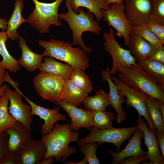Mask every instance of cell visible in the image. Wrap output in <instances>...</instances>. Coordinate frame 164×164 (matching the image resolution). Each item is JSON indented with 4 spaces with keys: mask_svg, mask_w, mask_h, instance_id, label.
I'll return each mask as SVG.
<instances>
[{
    "mask_svg": "<svg viewBox=\"0 0 164 164\" xmlns=\"http://www.w3.org/2000/svg\"><path fill=\"white\" fill-rule=\"evenodd\" d=\"M83 103L86 110L93 112L104 111L110 104L109 95L103 89H100L94 96H87Z\"/></svg>",
    "mask_w": 164,
    "mask_h": 164,
    "instance_id": "cell-26",
    "label": "cell"
},
{
    "mask_svg": "<svg viewBox=\"0 0 164 164\" xmlns=\"http://www.w3.org/2000/svg\"><path fill=\"white\" fill-rule=\"evenodd\" d=\"M114 83L117 86L119 94L125 97V100L128 108L133 107L137 111L138 115L144 117L148 122L151 130L156 131L146 105V99L148 97L143 92L128 85L115 76H111Z\"/></svg>",
    "mask_w": 164,
    "mask_h": 164,
    "instance_id": "cell-8",
    "label": "cell"
},
{
    "mask_svg": "<svg viewBox=\"0 0 164 164\" xmlns=\"http://www.w3.org/2000/svg\"><path fill=\"white\" fill-rule=\"evenodd\" d=\"M101 11L104 14V20L107 22L108 26L115 29L116 36H122L125 44L128 46L132 33V26L125 15L124 1L112 3L109 9H101Z\"/></svg>",
    "mask_w": 164,
    "mask_h": 164,
    "instance_id": "cell-9",
    "label": "cell"
},
{
    "mask_svg": "<svg viewBox=\"0 0 164 164\" xmlns=\"http://www.w3.org/2000/svg\"><path fill=\"white\" fill-rule=\"evenodd\" d=\"M19 46L22 51L21 57L18 60L19 65L30 72L39 70L44 56L42 54L36 53L30 49L22 36H19Z\"/></svg>",
    "mask_w": 164,
    "mask_h": 164,
    "instance_id": "cell-21",
    "label": "cell"
},
{
    "mask_svg": "<svg viewBox=\"0 0 164 164\" xmlns=\"http://www.w3.org/2000/svg\"><path fill=\"white\" fill-rule=\"evenodd\" d=\"M118 78L130 86L158 102H164V87L137 64L120 67Z\"/></svg>",
    "mask_w": 164,
    "mask_h": 164,
    "instance_id": "cell-4",
    "label": "cell"
},
{
    "mask_svg": "<svg viewBox=\"0 0 164 164\" xmlns=\"http://www.w3.org/2000/svg\"><path fill=\"white\" fill-rule=\"evenodd\" d=\"M138 128V126H137L122 128L113 127L100 129L93 127L88 135L78 139L77 145L78 147H81L91 142H97L100 144L108 142L114 145L117 148L116 152H118L123 143L128 139Z\"/></svg>",
    "mask_w": 164,
    "mask_h": 164,
    "instance_id": "cell-6",
    "label": "cell"
},
{
    "mask_svg": "<svg viewBox=\"0 0 164 164\" xmlns=\"http://www.w3.org/2000/svg\"><path fill=\"white\" fill-rule=\"evenodd\" d=\"M125 15L132 26L147 24L150 20L152 0H124Z\"/></svg>",
    "mask_w": 164,
    "mask_h": 164,
    "instance_id": "cell-12",
    "label": "cell"
},
{
    "mask_svg": "<svg viewBox=\"0 0 164 164\" xmlns=\"http://www.w3.org/2000/svg\"><path fill=\"white\" fill-rule=\"evenodd\" d=\"M7 28V22L6 18H0V29L5 31Z\"/></svg>",
    "mask_w": 164,
    "mask_h": 164,
    "instance_id": "cell-43",
    "label": "cell"
},
{
    "mask_svg": "<svg viewBox=\"0 0 164 164\" xmlns=\"http://www.w3.org/2000/svg\"><path fill=\"white\" fill-rule=\"evenodd\" d=\"M128 46L136 63L146 60L155 47L142 37L132 33Z\"/></svg>",
    "mask_w": 164,
    "mask_h": 164,
    "instance_id": "cell-20",
    "label": "cell"
},
{
    "mask_svg": "<svg viewBox=\"0 0 164 164\" xmlns=\"http://www.w3.org/2000/svg\"><path fill=\"white\" fill-rule=\"evenodd\" d=\"M146 60L158 61L164 64V46L163 45L156 47Z\"/></svg>",
    "mask_w": 164,
    "mask_h": 164,
    "instance_id": "cell-38",
    "label": "cell"
},
{
    "mask_svg": "<svg viewBox=\"0 0 164 164\" xmlns=\"http://www.w3.org/2000/svg\"><path fill=\"white\" fill-rule=\"evenodd\" d=\"M145 160H147L146 155L140 157L129 156L123 159L120 163L121 164H138Z\"/></svg>",
    "mask_w": 164,
    "mask_h": 164,
    "instance_id": "cell-40",
    "label": "cell"
},
{
    "mask_svg": "<svg viewBox=\"0 0 164 164\" xmlns=\"http://www.w3.org/2000/svg\"><path fill=\"white\" fill-rule=\"evenodd\" d=\"M4 81L9 83L15 89V90L12 91L8 86L6 89L5 92L10 102L8 108L9 112L17 121L22 123L28 129L31 130L33 116L31 106L22 102V93L18 88V84L12 79L7 71L5 73Z\"/></svg>",
    "mask_w": 164,
    "mask_h": 164,
    "instance_id": "cell-7",
    "label": "cell"
},
{
    "mask_svg": "<svg viewBox=\"0 0 164 164\" xmlns=\"http://www.w3.org/2000/svg\"><path fill=\"white\" fill-rule=\"evenodd\" d=\"M65 5L68 12L58 14L59 19H63L68 24L72 33L73 46L79 45L86 53H91L92 50L86 46L82 39V35L85 32L89 31L98 35L102 31L97 21L94 20L93 13L88 11L85 12L81 7L78 9V13L71 9L69 0H66Z\"/></svg>",
    "mask_w": 164,
    "mask_h": 164,
    "instance_id": "cell-2",
    "label": "cell"
},
{
    "mask_svg": "<svg viewBox=\"0 0 164 164\" xmlns=\"http://www.w3.org/2000/svg\"><path fill=\"white\" fill-rule=\"evenodd\" d=\"M46 151L40 140L31 138L21 151L19 155L22 164H39Z\"/></svg>",
    "mask_w": 164,
    "mask_h": 164,
    "instance_id": "cell-19",
    "label": "cell"
},
{
    "mask_svg": "<svg viewBox=\"0 0 164 164\" xmlns=\"http://www.w3.org/2000/svg\"><path fill=\"white\" fill-rule=\"evenodd\" d=\"M39 70L40 72L51 73L66 79L70 78V74L74 69L68 63L58 62L54 58L46 56L44 58Z\"/></svg>",
    "mask_w": 164,
    "mask_h": 164,
    "instance_id": "cell-24",
    "label": "cell"
},
{
    "mask_svg": "<svg viewBox=\"0 0 164 164\" xmlns=\"http://www.w3.org/2000/svg\"><path fill=\"white\" fill-rule=\"evenodd\" d=\"M38 43L45 49L42 53L44 56L65 62L76 70L85 71L90 67L89 59L80 47H73L71 43L54 39L40 40Z\"/></svg>",
    "mask_w": 164,
    "mask_h": 164,
    "instance_id": "cell-3",
    "label": "cell"
},
{
    "mask_svg": "<svg viewBox=\"0 0 164 164\" xmlns=\"http://www.w3.org/2000/svg\"><path fill=\"white\" fill-rule=\"evenodd\" d=\"M137 63L164 87V64L147 60Z\"/></svg>",
    "mask_w": 164,
    "mask_h": 164,
    "instance_id": "cell-28",
    "label": "cell"
},
{
    "mask_svg": "<svg viewBox=\"0 0 164 164\" xmlns=\"http://www.w3.org/2000/svg\"><path fill=\"white\" fill-rule=\"evenodd\" d=\"M79 134L72 129L69 123H57L52 130L40 140L46 151L44 158L53 156L57 161L64 162L76 153L75 146L69 147L71 142L77 141Z\"/></svg>",
    "mask_w": 164,
    "mask_h": 164,
    "instance_id": "cell-1",
    "label": "cell"
},
{
    "mask_svg": "<svg viewBox=\"0 0 164 164\" xmlns=\"http://www.w3.org/2000/svg\"><path fill=\"white\" fill-rule=\"evenodd\" d=\"M100 144L95 142L88 143L81 147L79 150L84 155L90 164H99L100 161L96 155V150Z\"/></svg>",
    "mask_w": 164,
    "mask_h": 164,
    "instance_id": "cell-34",
    "label": "cell"
},
{
    "mask_svg": "<svg viewBox=\"0 0 164 164\" xmlns=\"http://www.w3.org/2000/svg\"><path fill=\"white\" fill-rule=\"evenodd\" d=\"M6 31L0 32V54L2 60L0 61V65L13 73H15L20 68L18 60L14 58L9 53L6 46L8 39Z\"/></svg>",
    "mask_w": 164,
    "mask_h": 164,
    "instance_id": "cell-27",
    "label": "cell"
},
{
    "mask_svg": "<svg viewBox=\"0 0 164 164\" xmlns=\"http://www.w3.org/2000/svg\"><path fill=\"white\" fill-rule=\"evenodd\" d=\"M156 138L164 158V132L159 133L157 131L155 132Z\"/></svg>",
    "mask_w": 164,
    "mask_h": 164,
    "instance_id": "cell-41",
    "label": "cell"
},
{
    "mask_svg": "<svg viewBox=\"0 0 164 164\" xmlns=\"http://www.w3.org/2000/svg\"><path fill=\"white\" fill-rule=\"evenodd\" d=\"M6 69L0 65V87L3 85L4 83Z\"/></svg>",
    "mask_w": 164,
    "mask_h": 164,
    "instance_id": "cell-42",
    "label": "cell"
},
{
    "mask_svg": "<svg viewBox=\"0 0 164 164\" xmlns=\"http://www.w3.org/2000/svg\"><path fill=\"white\" fill-rule=\"evenodd\" d=\"M32 0L35 5V8L26 19L30 26L41 33H49L51 25L62 26V22L58 17V10L64 0H56L52 3Z\"/></svg>",
    "mask_w": 164,
    "mask_h": 164,
    "instance_id": "cell-5",
    "label": "cell"
},
{
    "mask_svg": "<svg viewBox=\"0 0 164 164\" xmlns=\"http://www.w3.org/2000/svg\"><path fill=\"white\" fill-rule=\"evenodd\" d=\"M54 157L51 156L43 159L39 162V164H50L52 163L54 161Z\"/></svg>",
    "mask_w": 164,
    "mask_h": 164,
    "instance_id": "cell-44",
    "label": "cell"
},
{
    "mask_svg": "<svg viewBox=\"0 0 164 164\" xmlns=\"http://www.w3.org/2000/svg\"><path fill=\"white\" fill-rule=\"evenodd\" d=\"M23 0H16L12 14L7 22V28L6 31L8 37L12 40L17 39L19 36L17 29L22 23L27 22V19L23 18L22 11L23 7Z\"/></svg>",
    "mask_w": 164,
    "mask_h": 164,
    "instance_id": "cell-25",
    "label": "cell"
},
{
    "mask_svg": "<svg viewBox=\"0 0 164 164\" xmlns=\"http://www.w3.org/2000/svg\"><path fill=\"white\" fill-rule=\"evenodd\" d=\"M72 9L76 13H78V9L80 7H84L92 12L95 16L97 21L100 22L104 16L101 9H109L110 6L105 0H69Z\"/></svg>",
    "mask_w": 164,
    "mask_h": 164,
    "instance_id": "cell-23",
    "label": "cell"
},
{
    "mask_svg": "<svg viewBox=\"0 0 164 164\" xmlns=\"http://www.w3.org/2000/svg\"><path fill=\"white\" fill-rule=\"evenodd\" d=\"M70 78L80 89L88 93L92 91L93 84L84 71L74 69L70 74Z\"/></svg>",
    "mask_w": 164,
    "mask_h": 164,
    "instance_id": "cell-33",
    "label": "cell"
},
{
    "mask_svg": "<svg viewBox=\"0 0 164 164\" xmlns=\"http://www.w3.org/2000/svg\"><path fill=\"white\" fill-rule=\"evenodd\" d=\"M136 121L137 126L143 132L145 144L148 148L147 160L149 162H147L151 164H164V158L160 154L155 132L148 127L142 116L138 115Z\"/></svg>",
    "mask_w": 164,
    "mask_h": 164,
    "instance_id": "cell-15",
    "label": "cell"
},
{
    "mask_svg": "<svg viewBox=\"0 0 164 164\" xmlns=\"http://www.w3.org/2000/svg\"><path fill=\"white\" fill-rule=\"evenodd\" d=\"M146 105L157 131L159 133L164 132V122L162 120L158 101L148 97L146 99Z\"/></svg>",
    "mask_w": 164,
    "mask_h": 164,
    "instance_id": "cell-30",
    "label": "cell"
},
{
    "mask_svg": "<svg viewBox=\"0 0 164 164\" xmlns=\"http://www.w3.org/2000/svg\"><path fill=\"white\" fill-rule=\"evenodd\" d=\"M103 36L105 39L104 49L111 56L112 60V66L109 72L110 75H115L122 66L137 64L129 50L123 48L118 44L112 28H110L108 33L104 32Z\"/></svg>",
    "mask_w": 164,
    "mask_h": 164,
    "instance_id": "cell-10",
    "label": "cell"
},
{
    "mask_svg": "<svg viewBox=\"0 0 164 164\" xmlns=\"http://www.w3.org/2000/svg\"><path fill=\"white\" fill-rule=\"evenodd\" d=\"M22 95L31 106L33 116L37 115L40 119L44 120V123L42 125L40 132L43 137L52 130L54 125L58 121L67 120L66 117L60 112V107L59 106L53 109L46 108L35 104L23 94Z\"/></svg>",
    "mask_w": 164,
    "mask_h": 164,
    "instance_id": "cell-14",
    "label": "cell"
},
{
    "mask_svg": "<svg viewBox=\"0 0 164 164\" xmlns=\"http://www.w3.org/2000/svg\"><path fill=\"white\" fill-rule=\"evenodd\" d=\"M124 0H105L107 3L109 5L114 3H119L123 1Z\"/></svg>",
    "mask_w": 164,
    "mask_h": 164,
    "instance_id": "cell-48",
    "label": "cell"
},
{
    "mask_svg": "<svg viewBox=\"0 0 164 164\" xmlns=\"http://www.w3.org/2000/svg\"><path fill=\"white\" fill-rule=\"evenodd\" d=\"M150 29L158 38L160 42L164 43V25L150 21L147 24Z\"/></svg>",
    "mask_w": 164,
    "mask_h": 164,
    "instance_id": "cell-36",
    "label": "cell"
},
{
    "mask_svg": "<svg viewBox=\"0 0 164 164\" xmlns=\"http://www.w3.org/2000/svg\"><path fill=\"white\" fill-rule=\"evenodd\" d=\"M9 136L5 132L0 133V161L8 152Z\"/></svg>",
    "mask_w": 164,
    "mask_h": 164,
    "instance_id": "cell-37",
    "label": "cell"
},
{
    "mask_svg": "<svg viewBox=\"0 0 164 164\" xmlns=\"http://www.w3.org/2000/svg\"><path fill=\"white\" fill-rule=\"evenodd\" d=\"M133 134L127 145L121 151L115 152L112 149H109L108 152L113 157L112 164H118L128 157H140L147 155V151L141 147V139L144 137L143 132L138 128Z\"/></svg>",
    "mask_w": 164,
    "mask_h": 164,
    "instance_id": "cell-16",
    "label": "cell"
},
{
    "mask_svg": "<svg viewBox=\"0 0 164 164\" xmlns=\"http://www.w3.org/2000/svg\"><path fill=\"white\" fill-rule=\"evenodd\" d=\"M88 95V93L79 87L70 78L65 80L61 100L73 105L80 106Z\"/></svg>",
    "mask_w": 164,
    "mask_h": 164,
    "instance_id": "cell-22",
    "label": "cell"
},
{
    "mask_svg": "<svg viewBox=\"0 0 164 164\" xmlns=\"http://www.w3.org/2000/svg\"><path fill=\"white\" fill-rule=\"evenodd\" d=\"M9 102L8 97L5 92L0 101V133L5 132L17 121L9 112Z\"/></svg>",
    "mask_w": 164,
    "mask_h": 164,
    "instance_id": "cell-29",
    "label": "cell"
},
{
    "mask_svg": "<svg viewBox=\"0 0 164 164\" xmlns=\"http://www.w3.org/2000/svg\"><path fill=\"white\" fill-rule=\"evenodd\" d=\"M110 67H107L105 70L101 71L102 75L101 79L103 81H107L108 84L110 100V104L115 110L117 116L116 121L121 123L123 121L126 120L125 113L123 110L122 104L125 102L124 97L120 95L118 93L117 86L111 79L110 71Z\"/></svg>",
    "mask_w": 164,
    "mask_h": 164,
    "instance_id": "cell-18",
    "label": "cell"
},
{
    "mask_svg": "<svg viewBox=\"0 0 164 164\" xmlns=\"http://www.w3.org/2000/svg\"><path fill=\"white\" fill-rule=\"evenodd\" d=\"M132 32L142 37L155 47L163 45L150 30L146 24L140 23L132 26Z\"/></svg>",
    "mask_w": 164,
    "mask_h": 164,
    "instance_id": "cell-32",
    "label": "cell"
},
{
    "mask_svg": "<svg viewBox=\"0 0 164 164\" xmlns=\"http://www.w3.org/2000/svg\"><path fill=\"white\" fill-rule=\"evenodd\" d=\"M88 163L87 159L84 158L83 159L79 162H75L71 161H69L68 162H65V164H87Z\"/></svg>",
    "mask_w": 164,
    "mask_h": 164,
    "instance_id": "cell-46",
    "label": "cell"
},
{
    "mask_svg": "<svg viewBox=\"0 0 164 164\" xmlns=\"http://www.w3.org/2000/svg\"><path fill=\"white\" fill-rule=\"evenodd\" d=\"M114 119V114L105 111L93 112L92 117L94 127L100 129L111 128Z\"/></svg>",
    "mask_w": 164,
    "mask_h": 164,
    "instance_id": "cell-31",
    "label": "cell"
},
{
    "mask_svg": "<svg viewBox=\"0 0 164 164\" xmlns=\"http://www.w3.org/2000/svg\"><path fill=\"white\" fill-rule=\"evenodd\" d=\"M7 85L5 84L0 87V101L3 94L5 92Z\"/></svg>",
    "mask_w": 164,
    "mask_h": 164,
    "instance_id": "cell-47",
    "label": "cell"
},
{
    "mask_svg": "<svg viewBox=\"0 0 164 164\" xmlns=\"http://www.w3.org/2000/svg\"><path fill=\"white\" fill-rule=\"evenodd\" d=\"M158 102L162 120L164 122V102Z\"/></svg>",
    "mask_w": 164,
    "mask_h": 164,
    "instance_id": "cell-45",
    "label": "cell"
},
{
    "mask_svg": "<svg viewBox=\"0 0 164 164\" xmlns=\"http://www.w3.org/2000/svg\"><path fill=\"white\" fill-rule=\"evenodd\" d=\"M68 114L71 118V128L77 131L81 128L91 130L94 127L92 117L93 112L79 108L60 99L54 102Z\"/></svg>",
    "mask_w": 164,
    "mask_h": 164,
    "instance_id": "cell-13",
    "label": "cell"
},
{
    "mask_svg": "<svg viewBox=\"0 0 164 164\" xmlns=\"http://www.w3.org/2000/svg\"><path fill=\"white\" fill-rule=\"evenodd\" d=\"M0 164H22L19 154L8 152L0 161Z\"/></svg>",
    "mask_w": 164,
    "mask_h": 164,
    "instance_id": "cell-39",
    "label": "cell"
},
{
    "mask_svg": "<svg viewBox=\"0 0 164 164\" xmlns=\"http://www.w3.org/2000/svg\"><path fill=\"white\" fill-rule=\"evenodd\" d=\"M5 132L9 136L8 152L17 154H19L32 135L31 130L28 129L17 121Z\"/></svg>",
    "mask_w": 164,
    "mask_h": 164,
    "instance_id": "cell-17",
    "label": "cell"
},
{
    "mask_svg": "<svg viewBox=\"0 0 164 164\" xmlns=\"http://www.w3.org/2000/svg\"><path fill=\"white\" fill-rule=\"evenodd\" d=\"M65 79L51 73L40 72L34 78V86L37 94L44 100L54 102L61 99Z\"/></svg>",
    "mask_w": 164,
    "mask_h": 164,
    "instance_id": "cell-11",
    "label": "cell"
},
{
    "mask_svg": "<svg viewBox=\"0 0 164 164\" xmlns=\"http://www.w3.org/2000/svg\"><path fill=\"white\" fill-rule=\"evenodd\" d=\"M150 20L164 25V0H152Z\"/></svg>",
    "mask_w": 164,
    "mask_h": 164,
    "instance_id": "cell-35",
    "label": "cell"
}]
</instances>
